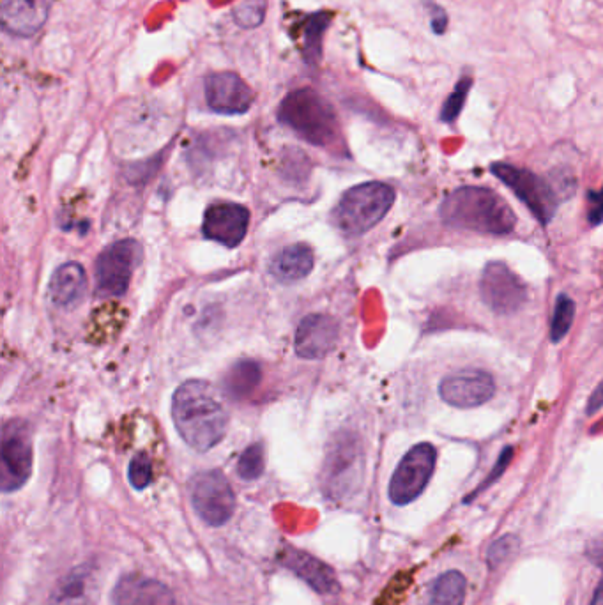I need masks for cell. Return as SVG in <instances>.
Here are the masks:
<instances>
[{"label": "cell", "mask_w": 603, "mask_h": 605, "mask_svg": "<svg viewBox=\"0 0 603 605\" xmlns=\"http://www.w3.org/2000/svg\"><path fill=\"white\" fill-rule=\"evenodd\" d=\"M172 420L186 445L209 452L225 437L229 416L211 384L191 379L174 393Z\"/></svg>", "instance_id": "6da1fadb"}, {"label": "cell", "mask_w": 603, "mask_h": 605, "mask_svg": "<svg viewBox=\"0 0 603 605\" xmlns=\"http://www.w3.org/2000/svg\"><path fill=\"white\" fill-rule=\"evenodd\" d=\"M441 220L453 229L504 236L515 229V213L496 192L483 186H462L443 200Z\"/></svg>", "instance_id": "7a4b0ae2"}, {"label": "cell", "mask_w": 603, "mask_h": 605, "mask_svg": "<svg viewBox=\"0 0 603 605\" xmlns=\"http://www.w3.org/2000/svg\"><path fill=\"white\" fill-rule=\"evenodd\" d=\"M278 121L317 147L331 146L340 133L335 108L310 87L292 91L283 98L278 108Z\"/></svg>", "instance_id": "3957f363"}, {"label": "cell", "mask_w": 603, "mask_h": 605, "mask_svg": "<svg viewBox=\"0 0 603 605\" xmlns=\"http://www.w3.org/2000/svg\"><path fill=\"white\" fill-rule=\"evenodd\" d=\"M395 202V190L390 184L363 183L354 186L342 195L333 209V223L349 238L363 236L374 229L388 215Z\"/></svg>", "instance_id": "277c9868"}, {"label": "cell", "mask_w": 603, "mask_h": 605, "mask_svg": "<svg viewBox=\"0 0 603 605\" xmlns=\"http://www.w3.org/2000/svg\"><path fill=\"white\" fill-rule=\"evenodd\" d=\"M492 174L508 188H512V192L526 204L538 222L549 225L559 204V193L554 184L536 176L531 170L519 169L508 163H494Z\"/></svg>", "instance_id": "5b68a950"}, {"label": "cell", "mask_w": 603, "mask_h": 605, "mask_svg": "<svg viewBox=\"0 0 603 605\" xmlns=\"http://www.w3.org/2000/svg\"><path fill=\"white\" fill-rule=\"evenodd\" d=\"M190 496L191 505L207 526L222 528L236 512V494L222 471L209 469L193 476Z\"/></svg>", "instance_id": "8992f818"}, {"label": "cell", "mask_w": 603, "mask_h": 605, "mask_svg": "<svg viewBox=\"0 0 603 605\" xmlns=\"http://www.w3.org/2000/svg\"><path fill=\"white\" fill-rule=\"evenodd\" d=\"M142 261V246L135 239H121L101 252L96 262V296L121 298Z\"/></svg>", "instance_id": "52a82bcc"}, {"label": "cell", "mask_w": 603, "mask_h": 605, "mask_svg": "<svg viewBox=\"0 0 603 605\" xmlns=\"http://www.w3.org/2000/svg\"><path fill=\"white\" fill-rule=\"evenodd\" d=\"M436 462L437 450L430 443H420L405 453L391 476L388 489L391 503L405 506L420 498L434 475Z\"/></svg>", "instance_id": "ba28073f"}, {"label": "cell", "mask_w": 603, "mask_h": 605, "mask_svg": "<svg viewBox=\"0 0 603 605\" xmlns=\"http://www.w3.org/2000/svg\"><path fill=\"white\" fill-rule=\"evenodd\" d=\"M32 473V441L29 427L20 420L6 423L2 434V491H20Z\"/></svg>", "instance_id": "9c48e42d"}, {"label": "cell", "mask_w": 603, "mask_h": 605, "mask_svg": "<svg viewBox=\"0 0 603 605\" xmlns=\"http://www.w3.org/2000/svg\"><path fill=\"white\" fill-rule=\"evenodd\" d=\"M481 298L499 315L515 314L527 301L526 284L504 262H489L480 280Z\"/></svg>", "instance_id": "30bf717a"}, {"label": "cell", "mask_w": 603, "mask_h": 605, "mask_svg": "<svg viewBox=\"0 0 603 605\" xmlns=\"http://www.w3.org/2000/svg\"><path fill=\"white\" fill-rule=\"evenodd\" d=\"M496 393L494 377L483 370H462L444 377L439 395L448 406L473 409L487 404Z\"/></svg>", "instance_id": "8fae6325"}, {"label": "cell", "mask_w": 603, "mask_h": 605, "mask_svg": "<svg viewBox=\"0 0 603 605\" xmlns=\"http://www.w3.org/2000/svg\"><path fill=\"white\" fill-rule=\"evenodd\" d=\"M250 225V211L236 202H216L207 207L202 232L207 239L236 248L243 243Z\"/></svg>", "instance_id": "7c38bea8"}, {"label": "cell", "mask_w": 603, "mask_h": 605, "mask_svg": "<svg viewBox=\"0 0 603 605\" xmlns=\"http://www.w3.org/2000/svg\"><path fill=\"white\" fill-rule=\"evenodd\" d=\"M361 475V453L354 441L340 439L324 462V492L329 498H344Z\"/></svg>", "instance_id": "4fadbf2b"}, {"label": "cell", "mask_w": 603, "mask_h": 605, "mask_svg": "<svg viewBox=\"0 0 603 605\" xmlns=\"http://www.w3.org/2000/svg\"><path fill=\"white\" fill-rule=\"evenodd\" d=\"M207 107L216 114H246L255 101L250 85L232 71L213 73L206 78Z\"/></svg>", "instance_id": "5bb4252c"}, {"label": "cell", "mask_w": 603, "mask_h": 605, "mask_svg": "<svg viewBox=\"0 0 603 605\" xmlns=\"http://www.w3.org/2000/svg\"><path fill=\"white\" fill-rule=\"evenodd\" d=\"M338 340V322L329 315H306L299 322L294 345L303 360H322L335 349Z\"/></svg>", "instance_id": "9a60e30c"}, {"label": "cell", "mask_w": 603, "mask_h": 605, "mask_svg": "<svg viewBox=\"0 0 603 605\" xmlns=\"http://www.w3.org/2000/svg\"><path fill=\"white\" fill-rule=\"evenodd\" d=\"M278 560L282 563V567L298 575L301 581H305L310 588L321 595H335L336 591L340 590L335 570L329 567L328 563H324L308 552L287 547L280 551Z\"/></svg>", "instance_id": "2e32d148"}, {"label": "cell", "mask_w": 603, "mask_h": 605, "mask_svg": "<svg viewBox=\"0 0 603 605\" xmlns=\"http://www.w3.org/2000/svg\"><path fill=\"white\" fill-rule=\"evenodd\" d=\"M114 605H177L174 593L158 579L128 574L119 579L112 593Z\"/></svg>", "instance_id": "e0dca14e"}, {"label": "cell", "mask_w": 603, "mask_h": 605, "mask_svg": "<svg viewBox=\"0 0 603 605\" xmlns=\"http://www.w3.org/2000/svg\"><path fill=\"white\" fill-rule=\"evenodd\" d=\"M50 6L52 0H4L2 27L13 36H34L48 20Z\"/></svg>", "instance_id": "ac0fdd59"}, {"label": "cell", "mask_w": 603, "mask_h": 605, "mask_svg": "<svg viewBox=\"0 0 603 605\" xmlns=\"http://www.w3.org/2000/svg\"><path fill=\"white\" fill-rule=\"evenodd\" d=\"M85 289H87V278L84 268L77 262H66L59 266L52 276L50 298L57 307L71 310L80 305V301L85 296Z\"/></svg>", "instance_id": "d6986e66"}, {"label": "cell", "mask_w": 603, "mask_h": 605, "mask_svg": "<svg viewBox=\"0 0 603 605\" xmlns=\"http://www.w3.org/2000/svg\"><path fill=\"white\" fill-rule=\"evenodd\" d=\"M312 269L313 250L305 243L283 248L269 264V273L280 284H296L310 275Z\"/></svg>", "instance_id": "ffe728a7"}, {"label": "cell", "mask_w": 603, "mask_h": 605, "mask_svg": "<svg viewBox=\"0 0 603 605\" xmlns=\"http://www.w3.org/2000/svg\"><path fill=\"white\" fill-rule=\"evenodd\" d=\"M94 575L87 565L73 568L55 588L48 605H91Z\"/></svg>", "instance_id": "44dd1931"}, {"label": "cell", "mask_w": 603, "mask_h": 605, "mask_svg": "<svg viewBox=\"0 0 603 605\" xmlns=\"http://www.w3.org/2000/svg\"><path fill=\"white\" fill-rule=\"evenodd\" d=\"M262 381V367L255 360H239L223 377V391L232 400L250 397Z\"/></svg>", "instance_id": "7402d4cb"}, {"label": "cell", "mask_w": 603, "mask_h": 605, "mask_svg": "<svg viewBox=\"0 0 603 605\" xmlns=\"http://www.w3.org/2000/svg\"><path fill=\"white\" fill-rule=\"evenodd\" d=\"M467 579L458 570L439 575L430 586L427 605H464Z\"/></svg>", "instance_id": "603a6c76"}, {"label": "cell", "mask_w": 603, "mask_h": 605, "mask_svg": "<svg viewBox=\"0 0 603 605\" xmlns=\"http://www.w3.org/2000/svg\"><path fill=\"white\" fill-rule=\"evenodd\" d=\"M331 22V13L319 11L310 16L305 29V61L308 64H317L321 61L322 36Z\"/></svg>", "instance_id": "cb8c5ba5"}, {"label": "cell", "mask_w": 603, "mask_h": 605, "mask_svg": "<svg viewBox=\"0 0 603 605\" xmlns=\"http://www.w3.org/2000/svg\"><path fill=\"white\" fill-rule=\"evenodd\" d=\"M573 315H575V301L568 294L558 296L552 315V326H550V338L554 344H558L568 335V331L572 328Z\"/></svg>", "instance_id": "d4e9b609"}, {"label": "cell", "mask_w": 603, "mask_h": 605, "mask_svg": "<svg viewBox=\"0 0 603 605\" xmlns=\"http://www.w3.org/2000/svg\"><path fill=\"white\" fill-rule=\"evenodd\" d=\"M264 468H266L264 448L259 443L248 446L237 460V475L241 476L245 482H253L260 478L264 473Z\"/></svg>", "instance_id": "484cf974"}, {"label": "cell", "mask_w": 603, "mask_h": 605, "mask_svg": "<svg viewBox=\"0 0 603 605\" xmlns=\"http://www.w3.org/2000/svg\"><path fill=\"white\" fill-rule=\"evenodd\" d=\"M520 549V538L517 535H503L497 538L494 544L487 549V565L492 570L504 565L506 561L513 558Z\"/></svg>", "instance_id": "4316f807"}, {"label": "cell", "mask_w": 603, "mask_h": 605, "mask_svg": "<svg viewBox=\"0 0 603 605\" xmlns=\"http://www.w3.org/2000/svg\"><path fill=\"white\" fill-rule=\"evenodd\" d=\"M128 480L135 491H144L153 482V460L147 453L140 452L128 466Z\"/></svg>", "instance_id": "83f0119b"}, {"label": "cell", "mask_w": 603, "mask_h": 605, "mask_svg": "<svg viewBox=\"0 0 603 605\" xmlns=\"http://www.w3.org/2000/svg\"><path fill=\"white\" fill-rule=\"evenodd\" d=\"M471 85H473V80L469 77L458 80L455 91L451 92L450 98L444 101L443 110H441V119L444 123H453L460 115L462 108L466 105L467 94L471 91Z\"/></svg>", "instance_id": "f1b7e54d"}, {"label": "cell", "mask_w": 603, "mask_h": 605, "mask_svg": "<svg viewBox=\"0 0 603 605\" xmlns=\"http://www.w3.org/2000/svg\"><path fill=\"white\" fill-rule=\"evenodd\" d=\"M266 2L264 0H241L234 9V20L245 29H253L264 20Z\"/></svg>", "instance_id": "f546056e"}, {"label": "cell", "mask_w": 603, "mask_h": 605, "mask_svg": "<svg viewBox=\"0 0 603 605\" xmlns=\"http://www.w3.org/2000/svg\"><path fill=\"white\" fill-rule=\"evenodd\" d=\"M513 459V448L512 446H508V448H504L503 452L499 453V459H497L496 464H494V468L490 471V475L480 483V487L476 489V491L471 492L469 496L466 498V503H471L474 498H478L481 492L487 491L492 483H496L501 476H503L504 471L508 469L510 466V462Z\"/></svg>", "instance_id": "4dcf8cb0"}, {"label": "cell", "mask_w": 603, "mask_h": 605, "mask_svg": "<svg viewBox=\"0 0 603 605\" xmlns=\"http://www.w3.org/2000/svg\"><path fill=\"white\" fill-rule=\"evenodd\" d=\"M588 222L591 225L603 222V190L588 193Z\"/></svg>", "instance_id": "1f68e13d"}, {"label": "cell", "mask_w": 603, "mask_h": 605, "mask_svg": "<svg viewBox=\"0 0 603 605\" xmlns=\"http://www.w3.org/2000/svg\"><path fill=\"white\" fill-rule=\"evenodd\" d=\"M589 560L595 563L596 567L602 568L603 572V545H596L588 549ZM591 605H603V577L602 581L596 586L595 595L591 600Z\"/></svg>", "instance_id": "d6a6232c"}, {"label": "cell", "mask_w": 603, "mask_h": 605, "mask_svg": "<svg viewBox=\"0 0 603 605\" xmlns=\"http://www.w3.org/2000/svg\"><path fill=\"white\" fill-rule=\"evenodd\" d=\"M428 13H430V23H432V29L436 34H444L446 27H448V15L441 6L437 4H430L427 2Z\"/></svg>", "instance_id": "836d02e7"}, {"label": "cell", "mask_w": 603, "mask_h": 605, "mask_svg": "<svg viewBox=\"0 0 603 605\" xmlns=\"http://www.w3.org/2000/svg\"><path fill=\"white\" fill-rule=\"evenodd\" d=\"M603 407V381L596 386L595 391L591 393V397L588 400V407H586V413L595 414L600 411Z\"/></svg>", "instance_id": "e575fe53"}]
</instances>
